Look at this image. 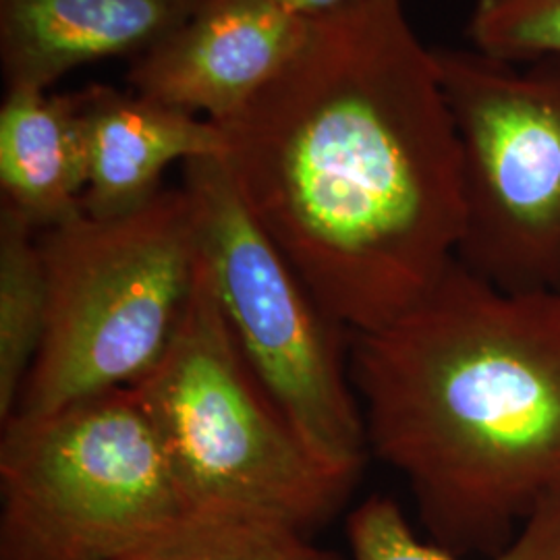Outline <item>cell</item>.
Here are the masks:
<instances>
[{"label":"cell","instance_id":"cell-14","mask_svg":"<svg viewBox=\"0 0 560 560\" xmlns=\"http://www.w3.org/2000/svg\"><path fill=\"white\" fill-rule=\"evenodd\" d=\"M351 560H465L411 529L397 501L374 494L347 517ZM490 560H560V501L541 509L517 538Z\"/></svg>","mask_w":560,"mask_h":560},{"label":"cell","instance_id":"cell-1","mask_svg":"<svg viewBox=\"0 0 560 560\" xmlns=\"http://www.w3.org/2000/svg\"><path fill=\"white\" fill-rule=\"evenodd\" d=\"M217 125L245 206L351 335L399 318L457 260V129L402 0L312 20L293 60Z\"/></svg>","mask_w":560,"mask_h":560},{"label":"cell","instance_id":"cell-9","mask_svg":"<svg viewBox=\"0 0 560 560\" xmlns=\"http://www.w3.org/2000/svg\"><path fill=\"white\" fill-rule=\"evenodd\" d=\"M203 0H0L7 90H48L81 67L140 59Z\"/></svg>","mask_w":560,"mask_h":560},{"label":"cell","instance_id":"cell-3","mask_svg":"<svg viewBox=\"0 0 560 560\" xmlns=\"http://www.w3.org/2000/svg\"><path fill=\"white\" fill-rule=\"evenodd\" d=\"M189 511H245L303 534L358 481L328 469L245 360L196 260V287L162 360L131 386Z\"/></svg>","mask_w":560,"mask_h":560},{"label":"cell","instance_id":"cell-13","mask_svg":"<svg viewBox=\"0 0 560 560\" xmlns=\"http://www.w3.org/2000/svg\"><path fill=\"white\" fill-rule=\"evenodd\" d=\"M122 560H347L300 529L245 511H187Z\"/></svg>","mask_w":560,"mask_h":560},{"label":"cell","instance_id":"cell-8","mask_svg":"<svg viewBox=\"0 0 560 560\" xmlns=\"http://www.w3.org/2000/svg\"><path fill=\"white\" fill-rule=\"evenodd\" d=\"M303 20L275 0H203L161 44L131 60V92L203 119H231L300 52Z\"/></svg>","mask_w":560,"mask_h":560},{"label":"cell","instance_id":"cell-11","mask_svg":"<svg viewBox=\"0 0 560 560\" xmlns=\"http://www.w3.org/2000/svg\"><path fill=\"white\" fill-rule=\"evenodd\" d=\"M81 94L4 92L0 106L2 201L38 233L83 214L88 183Z\"/></svg>","mask_w":560,"mask_h":560},{"label":"cell","instance_id":"cell-12","mask_svg":"<svg viewBox=\"0 0 560 560\" xmlns=\"http://www.w3.org/2000/svg\"><path fill=\"white\" fill-rule=\"evenodd\" d=\"M48 322V280L38 231L0 203V421L15 416L40 353Z\"/></svg>","mask_w":560,"mask_h":560},{"label":"cell","instance_id":"cell-5","mask_svg":"<svg viewBox=\"0 0 560 560\" xmlns=\"http://www.w3.org/2000/svg\"><path fill=\"white\" fill-rule=\"evenodd\" d=\"M189 511L133 388L2 423L0 560H122Z\"/></svg>","mask_w":560,"mask_h":560},{"label":"cell","instance_id":"cell-6","mask_svg":"<svg viewBox=\"0 0 560 560\" xmlns=\"http://www.w3.org/2000/svg\"><path fill=\"white\" fill-rule=\"evenodd\" d=\"M180 187L196 260L245 360L312 453L360 481L370 448L349 372L351 332L254 219L224 156L185 162Z\"/></svg>","mask_w":560,"mask_h":560},{"label":"cell","instance_id":"cell-2","mask_svg":"<svg viewBox=\"0 0 560 560\" xmlns=\"http://www.w3.org/2000/svg\"><path fill=\"white\" fill-rule=\"evenodd\" d=\"M370 459L428 540L497 557L560 501V291L513 293L453 261L399 318L351 335Z\"/></svg>","mask_w":560,"mask_h":560},{"label":"cell","instance_id":"cell-7","mask_svg":"<svg viewBox=\"0 0 560 560\" xmlns=\"http://www.w3.org/2000/svg\"><path fill=\"white\" fill-rule=\"evenodd\" d=\"M434 57L459 140L457 260L504 291H560V59Z\"/></svg>","mask_w":560,"mask_h":560},{"label":"cell","instance_id":"cell-15","mask_svg":"<svg viewBox=\"0 0 560 560\" xmlns=\"http://www.w3.org/2000/svg\"><path fill=\"white\" fill-rule=\"evenodd\" d=\"M465 36L494 59H560V0H478Z\"/></svg>","mask_w":560,"mask_h":560},{"label":"cell","instance_id":"cell-10","mask_svg":"<svg viewBox=\"0 0 560 560\" xmlns=\"http://www.w3.org/2000/svg\"><path fill=\"white\" fill-rule=\"evenodd\" d=\"M80 94L88 164L83 214L92 219H117L150 203L164 189L162 177L175 162L226 152L214 120L102 83Z\"/></svg>","mask_w":560,"mask_h":560},{"label":"cell","instance_id":"cell-16","mask_svg":"<svg viewBox=\"0 0 560 560\" xmlns=\"http://www.w3.org/2000/svg\"><path fill=\"white\" fill-rule=\"evenodd\" d=\"M282 4L284 9L293 11L295 15H300L303 20H318L328 13H335L339 9H345L358 0H275Z\"/></svg>","mask_w":560,"mask_h":560},{"label":"cell","instance_id":"cell-4","mask_svg":"<svg viewBox=\"0 0 560 560\" xmlns=\"http://www.w3.org/2000/svg\"><path fill=\"white\" fill-rule=\"evenodd\" d=\"M38 243L48 322L13 416L21 420L138 384L171 347L196 287L183 187L117 219L81 214L40 231Z\"/></svg>","mask_w":560,"mask_h":560}]
</instances>
